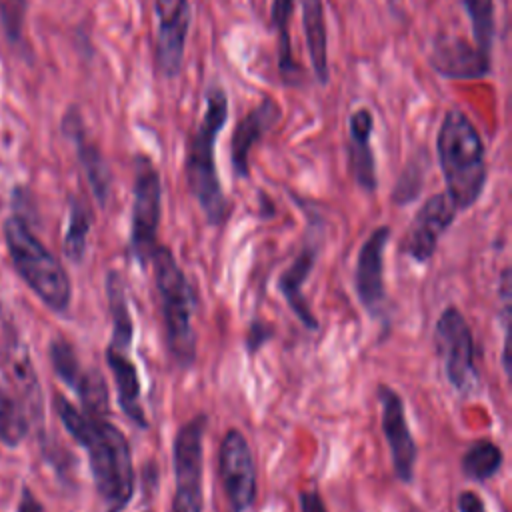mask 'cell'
I'll list each match as a JSON object with an SVG mask.
<instances>
[{
	"instance_id": "2",
	"label": "cell",
	"mask_w": 512,
	"mask_h": 512,
	"mask_svg": "<svg viewBox=\"0 0 512 512\" xmlns=\"http://www.w3.org/2000/svg\"><path fill=\"white\" fill-rule=\"evenodd\" d=\"M226 120L228 96L220 86H210L204 114L190 134L184 162L188 190L210 226H222L228 218V200L216 168V140Z\"/></svg>"
},
{
	"instance_id": "8",
	"label": "cell",
	"mask_w": 512,
	"mask_h": 512,
	"mask_svg": "<svg viewBox=\"0 0 512 512\" xmlns=\"http://www.w3.org/2000/svg\"><path fill=\"white\" fill-rule=\"evenodd\" d=\"M434 344L448 384L466 394L478 384L474 336L468 320L456 306H446L434 326Z\"/></svg>"
},
{
	"instance_id": "18",
	"label": "cell",
	"mask_w": 512,
	"mask_h": 512,
	"mask_svg": "<svg viewBox=\"0 0 512 512\" xmlns=\"http://www.w3.org/2000/svg\"><path fill=\"white\" fill-rule=\"evenodd\" d=\"M318 252H320V248L316 242H306L302 246V250L296 254V258L290 262V266L278 278V288H280L286 304L290 306L294 316L304 324V328H308L310 332L318 330L320 322L314 316L312 308L308 306L302 286L306 284V280L316 264Z\"/></svg>"
},
{
	"instance_id": "4",
	"label": "cell",
	"mask_w": 512,
	"mask_h": 512,
	"mask_svg": "<svg viewBox=\"0 0 512 512\" xmlns=\"http://www.w3.org/2000/svg\"><path fill=\"white\" fill-rule=\"evenodd\" d=\"M148 264L152 268L154 286L160 300L166 350L172 362L186 370L196 360L192 286L168 246L158 244Z\"/></svg>"
},
{
	"instance_id": "32",
	"label": "cell",
	"mask_w": 512,
	"mask_h": 512,
	"mask_svg": "<svg viewBox=\"0 0 512 512\" xmlns=\"http://www.w3.org/2000/svg\"><path fill=\"white\" fill-rule=\"evenodd\" d=\"M458 512H488L484 500L474 490H462L458 494Z\"/></svg>"
},
{
	"instance_id": "1",
	"label": "cell",
	"mask_w": 512,
	"mask_h": 512,
	"mask_svg": "<svg viewBox=\"0 0 512 512\" xmlns=\"http://www.w3.org/2000/svg\"><path fill=\"white\" fill-rule=\"evenodd\" d=\"M66 432L86 450L92 480L108 512H122L134 496L136 472L124 432L102 414L78 410L66 396H54Z\"/></svg>"
},
{
	"instance_id": "21",
	"label": "cell",
	"mask_w": 512,
	"mask_h": 512,
	"mask_svg": "<svg viewBox=\"0 0 512 512\" xmlns=\"http://www.w3.org/2000/svg\"><path fill=\"white\" fill-rule=\"evenodd\" d=\"M106 296H108V310L112 320V336L108 346L130 350L134 324H132V314L128 306L126 286L122 282V276L116 270H110L106 276Z\"/></svg>"
},
{
	"instance_id": "29",
	"label": "cell",
	"mask_w": 512,
	"mask_h": 512,
	"mask_svg": "<svg viewBox=\"0 0 512 512\" xmlns=\"http://www.w3.org/2000/svg\"><path fill=\"white\" fill-rule=\"evenodd\" d=\"M500 298H502V330H504V344H502V364L504 372L510 374V268H504L500 274Z\"/></svg>"
},
{
	"instance_id": "28",
	"label": "cell",
	"mask_w": 512,
	"mask_h": 512,
	"mask_svg": "<svg viewBox=\"0 0 512 512\" xmlns=\"http://www.w3.org/2000/svg\"><path fill=\"white\" fill-rule=\"evenodd\" d=\"M424 168L420 162H412L406 166V170L402 172V176L398 178L392 198L396 204H410L422 188V180H424Z\"/></svg>"
},
{
	"instance_id": "24",
	"label": "cell",
	"mask_w": 512,
	"mask_h": 512,
	"mask_svg": "<svg viewBox=\"0 0 512 512\" xmlns=\"http://www.w3.org/2000/svg\"><path fill=\"white\" fill-rule=\"evenodd\" d=\"M92 228V212L80 196H70L68 224L64 232V254L70 262L80 264L86 256L88 236Z\"/></svg>"
},
{
	"instance_id": "17",
	"label": "cell",
	"mask_w": 512,
	"mask_h": 512,
	"mask_svg": "<svg viewBox=\"0 0 512 512\" xmlns=\"http://www.w3.org/2000/svg\"><path fill=\"white\" fill-rule=\"evenodd\" d=\"M106 364L112 372L116 400L122 412L134 422V426L148 428V420L142 406V382H140L138 368L130 356V350L108 346Z\"/></svg>"
},
{
	"instance_id": "19",
	"label": "cell",
	"mask_w": 512,
	"mask_h": 512,
	"mask_svg": "<svg viewBox=\"0 0 512 512\" xmlns=\"http://www.w3.org/2000/svg\"><path fill=\"white\" fill-rule=\"evenodd\" d=\"M374 118L368 108H358L348 118V138H350V172L354 182L364 192H374L378 186L376 162L372 154V136Z\"/></svg>"
},
{
	"instance_id": "27",
	"label": "cell",
	"mask_w": 512,
	"mask_h": 512,
	"mask_svg": "<svg viewBox=\"0 0 512 512\" xmlns=\"http://www.w3.org/2000/svg\"><path fill=\"white\" fill-rule=\"evenodd\" d=\"M26 12L28 0H0V30L14 50L24 44Z\"/></svg>"
},
{
	"instance_id": "23",
	"label": "cell",
	"mask_w": 512,
	"mask_h": 512,
	"mask_svg": "<svg viewBox=\"0 0 512 512\" xmlns=\"http://www.w3.org/2000/svg\"><path fill=\"white\" fill-rule=\"evenodd\" d=\"M502 464H504L502 448L488 438L472 442L460 458L462 474L474 482H486L494 478L500 472Z\"/></svg>"
},
{
	"instance_id": "6",
	"label": "cell",
	"mask_w": 512,
	"mask_h": 512,
	"mask_svg": "<svg viewBox=\"0 0 512 512\" xmlns=\"http://www.w3.org/2000/svg\"><path fill=\"white\" fill-rule=\"evenodd\" d=\"M208 416L196 414L186 420L172 440L174 494L168 512L204 510V434Z\"/></svg>"
},
{
	"instance_id": "10",
	"label": "cell",
	"mask_w": 512,
	"mask_h": 512,
	"mask_svg": "<svg viewBox=\"0 0 512 512\" xmlns=\"http://www.w3.org/2000/svg\"><path fill=\"white\" fill-rule=\"evenodd\" d=\"M376 396L380 402V422H382V434L386 438L392 468L400 482L410 484L414 480V466L418 456V446L412 438L408 420H406V408L402 396L390 388L388 384H378Z\"/></svg>"
},
{
	"instance_id": "12",
	"label": "cell",
	"mask_w": 512,
	"mask_h": 512,
	"mask_svg": "<svg viewBox=\"0 0 512 512\" xmlns=\"http://www.w3.org/2000/svg\"><path fill=\"white\" fill-rule=\"evenodd\" d=\"M158 20L156 66L164 78H174L184 60L190 30V0H154Z\"/></svg>"
},
{
	"instance_id": "25",
	"label": "cell",
	"mask_w": 512,
	"mask_h": 512,
	"mask_svg": "<svg viewBox=\"0 0 512 512\" xmlns=\"http://www.w3.org/2000/svg\"><path fill=\"white\" fill-rule=\"evenodd\" d=\"M50 362H52V368H54L56 376L68 388L78 392V388L82 386L88 370L82 368L74 346L66 338H54L50 342Z\"/></svg>"
},
{
	"instance_id": "3",
	"label": "cell",
	"mask_w": 512,
	"mask_h": 512,
	"mask_svg": "<svg viewBox=\"0 0 512 512\" xmlns=\"http://www.w3.org/2000/svg\"><path fill=\"white\" fill-rule=\"evenodd\" d=\"M436 156L446 194L460 210L482 196L486 184V154L476 126L462 110H448L436 136Z\"/></svg>"
},
{
	"instance_id": "9",
	"label": "cell",
	"mask_w": 512,
	"mask_h": 512,
	"mask_svg": "<svg viewBox=\"0 0 512 512\" xmlns=\"http://www.w3.org/2000/svg\"><path fill=\"white\" fill-rule=\"evenodd\" d=\"M218 476L230 512H246L256 502V464L246 436L228 428L218 446Z\"/></svg>"
},
{
	"instance_id": "33",
	"label": "cell",
	"mask_w": 512,
	"mask_h": 512,
	"mask_svg": "<svg viewBox=\"0 0 512 512\" xmlns=\"http://www.w3.org/2000/svg\"><path fill=\"white\" fill-rule=\"evenodd\" d=\"M18 512H44L42 502L34 496V492L24 486L20 492V504H18Z\"/></svg>"
},
{
	"instance_id": "13",
	"label": "cell",
	"mask_w": 512,
	"mask_h": 512,
	"mask_svg": "<svg viewBox=\"0 0 512 512\" xmlns=\"http://www.w3.org/2000/svg\"><path fill=\"white\" fill-rule=\"evenodd\" d=\"M390 240V226H378L364 240L354 270V288L360 304L372 318H384V252Z\"/></svg>"
},
{
	"instance_id": "20",
	"label": "cell",
	"mask_w": 512,
	"mask_h": 512,
	"mask_svg": "<svg viewBox=\"0 0 512 512\" xmlns=\"http://www.w3.org/2000/svg\"><path fill=\"white\" fill-rule=\"evenodd\" d=\"M302 10V26L306 36V48L312 62V70L316 80L328 82V34L324 20L322 0H300Z\"/></svg>"
},
{
	"instance_id": "14",
	"label": "cell",
	"mask_w": 512,
	"mask_h": 512,
	"mask_svg": "<svg viewBox=\"0 0 512 512\" xmlns=\"http://www.w3.org/2000/svg\"><path fill=\"white\" fill-rule=\"evenodd\" d=\"M62 134L74 144L76 148V156L78 162L86 174V180L90 184V190L94 194V198L98 200L100 206H106L108 194H110V170L108 164L100 152V148L88 138L86 130H84V122L82 116L78 112L76 106H70L64 116H62Z\"/></svg>"
},
{
	"instance_id": "7",
	"label": "cell",
	"mask_w": 512,
	"mask_h": 512,
	"mask_svg": "<svg viewBox=\"0 0 512 512\" xmlns=\"http://www.w3.org/2000/svg\"><path fill=\"white\" fill-rule=\"evenodd\" d=\"M162 214L160 174L146 156L136 158L134 196L130 212V254L144 268L158 248V226Z\"/></svg>"
},
{
	"instance_id": "5",
	"label": "cell",
	"mask_w": 512,
	"mask_h": 512,
	"mask_svg": "<svg viewBox=\"0 0 512 512\" xmlns=\"http://www.w3.org/2000/svg\"><path fill=\"white\" fill-rule=\"evenodd\" d=\"M4 240L10 260L30 290L54 312H66L72 300L68 272L60 260L34 236L20 214L4 222Z\"/></svg>"
},
{
	"instance_id": "30",
	"label": "cell",
	"mask_w": 512,
	"mask_h": 512,
	"mask_svg": "<svg viewBox=\"0 0 512 512\" xmlns=\"http://www.w3.org/2000/svg\"><path fill=\"white\" fill-rule=\"evenodd\" d=\"M270 336H272L270 326L260 324V322H254V324L250 326V330H248V336H246V346H248V350H250V352H258V350L266 344V340H268Z\"/></svg>"
},
{
	"instance_id": "22",
	"label": "cell",
	"mask_w": 512,
	"mask_h": 512,
	"mask_svg": "<svg viewBox=\"0 0 512 512\" xmlns=\"http://www.w3.org/2000/svg\"><path fill=\"white\" fill-rule=\"evenodd\" d=\"M38 420L36 414L20 400L12 390L0 392V442L14 448L30 430V424Z\"/></svg>"
},
{
	"instance_id": "16",
	"label": "cell",
	"mask_w": 512,
	"mask_h": 512,
	"mask_svg": "<svg viewBox=\"0 0 512 512\" xmlns=\"http://www.w3.org/2000/svg\"><path fill=\"white\" fill-rule=\"evenodd\" d=\"M280 106L272 98H262L258 106H254L234 128L232 140H230V160L234 174L238 178L250 176L248 156L252 146L280 120Z\"/></svg>"
},
{
	"instance_id": "31",
	"label": "cell",
	"mask_w": 512,
	"mask_h": 512,
	"mask_svg": "<svg viewBox=\"0 0 512 512\" xmlns=\"http://www.w3.org/2000/svg\"><path fill=\"white\" fill-rule=\"evenodd\" d=\"M298 512H328L318 490H302L298 496Z\"/></svg>"
},
{
	"instance_id": "26",
	"label": "cell",
	"mask_w": 512,
	"mask_h": 512,
	"mask_svg": "<svg viewBox=\"0 0 512 512\" xmlns=\"http://www.w3.org/2000/svg\"><path fill=\"white\" fill-rule=\"evenodd\" d=\"M472 26L474 46L492 56L494 46V0H462Z\"/></svg>"
},
{
	"instance_id": "15",
	"label": "cell",
	"mask_w": 512,
	"mask_h": 512,
	"mask_svg": "<svg viewBox=\"0 0 512 512\" xmlns=\"http://www.w3.org/2000/svg\"><path fill=\"white\" fill-rule=\"evenodd\" d=\"M430 66L446 78L474 80L486 76L492 70V56L484 54L476 46H470L462 38L440 36L434 40Z\"/></svg>"
},
{
	"instance_id": "11",
	"label": "cell",
	"mask_w": 512,
	"mask_h": 512,
	"mask_svg": "<svg viewBox=\"0 0 512 512\" xmlns=\"http://www.w3.org/2000/svg\"><path fill=\"white\" fill-rule=\"evenodd\" d=\"M456 214L458 208L446 192L430 196L412 218L402 240V252L418 264H426L434 256L438 240L452 226Z\"/></svg>"
}]
</instances>
